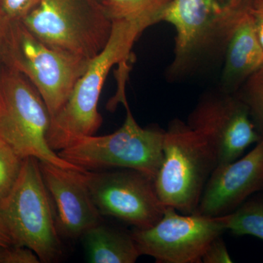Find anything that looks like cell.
I'll list each match as a JSON object with an SVG mask.
<instances>
[{
    "instance_id": "d4e9b609",
    "label": "cell",
    "mask_w": 263,
    "mask_h": 263,
    "mask_svg": "<svg viewBox=\"0 0 263 263\" xmlns=\"http://www.w3.org/2000/svg\"><path fill=\"white\" fill-rule=\"evenodd\" d=\"M13 245H14V241L12 238L9 230H8L4 221L0 216V246L4 247H10Z\"/></svg>"
},
{
    "instance_id": "2e32d148",
    "label": "cell",
    "mask_w": 263,
    "mask_h": 263,
    "mask_svg": "<svg viewBox=\"0 0 263 263\" xmlns=\"http://www.w3.org/2000/svg\"><path fill=\"white\" fill-rule=\"evenodd\" d=\"M174 0H103L105 13L114 21L138 22L149 27L162 22Z\"/></svg>"
},
{
    "instance_id": "8fae6325",
    "label": "cell",
    "mask_w": 263,
    "mask_h": 263,
    "mask_svg": "<svg viewBox=\"0 0 263 263\" xmlns=\"http://www.w3.org/2000/svg\"><path fill=\"white\" fill-rule=\"evenodd\" d=\"M226 231L217 217L181 214L165 207L163 216L147 229L130 232L138 252L159 263H200L208 246Z\"/></svg>"
},
{
    "instance_id": "8992f818",
    "label": "cell",
    "mask_w": 263,
    "mask_h": 263,
    "mask_svg": "<svg viewBox=\"0 0 263 263\" xmlns=\"http://www.w3.org/2000/svg\"><path fill=\"white\" fill-rule=\"evenodd\" d=\"M47 107L28 79L13 66L0 73V138L23 159L34 157L59 167L85 170L62 159L48 146Z\"/></svg>"
},
{
    "instance_id": "4fadbf2b",
    "label": "cell",
    "mask_w": 263,
    "mask_h": 263,
    "mask_svg": "<svg viewBox=\"0 0 263 263\" xmlns=\"http://www.w3.org/2000/svg\"><path fill=\"white\" fill-rule=\"evenodd\" d=\"M40 167L60 235L75 239L100 222L101 215L81 179V171L62 168L43 161H40Z\"/></svg>"
},
{
    "instance_id": "e0dca14e",
    "label": "cell",
    "mask_w": 263,
    "mask_h": 263,
    "mask_svg": "<svg viewBox=\"0 0 263 263\" xmlns=\"http://www.w3.org/2000/svg\"><path fill=\"white\" fill-rule=\"evenodd\" d=\"M227 230L233 234L252 235L263 240V195H254L238 209L219 216Z\"/></svg>"
},
{
    "instance_id": "7402d4cb",
    "label": "cell",
    "mask_w": 263,
    "mask_h": 263,
    "mask_svg": "<svg viewBox=\"0 0 263 263\" xmlns=\"http://www.w3.org/2000/svg\"><path fill=\"white\" fill-rule=\"evenodd\" d=\"M12 22L0 13V66L3 62L10 65V43ZM3 70H0L1 73Z\"/></svg>"
},
{
    "instance_id": "9c48e42d",
    "label": "cell",
    "mask_w": 263,
    "mask_h": 263,
    "mask_svg": "<svg viewBox=\"0 0 263 263\" xmlns=\"http://www.w3.org/2000/svg\"><path fill=\"white\" fill-rule=\"evenodd\" d=\"M100 215L111 216L138 229L152 228L165 207L155 181L136 170L116 168L80 172Z\"/></svg>"
},
{
    "instance_id": "5b68a950",
    "label": "cell",
    "mask_w": 263,
    "mask_h": 263,
    "mask_svg": "<svg viewBox=\"0 0 263 263\" xmlns=\"http://www.w3.org/2000/svg\"><path fill=\"white\" fill-rule=\"evenodd\" d=\"M21 22L50 47L90 61L103 51L113 29L98 0H42Z\"/></svg>"
},
{
    "instance_id": "ffe728a7",
    "label": "cell",
    "mask_w": 263,
    "mask_h": 263,
    "mask_svg": "<svg viewBox=\"0 0 263 263\" xmlns=\"http://www.w3.org/2000/svg\"><path fill=\"white\" fill-rule=\"evenodd\" d=\"M42 0H0V13L12 22H22Z\"/></svg>"
},
{
    "instance_id": "ba28073f",
    "label": "cell",
    "mask_w": 263,
    "mask_h": 263,
    "mask_svg": "<svg viewBox=\"0 0 263 263\" xmlns=\"http://www.w3.org/2000/svg\"><path fill=\"white\" fill-rule=\"evenodd\" d=\"M91 61L50 47L33 35L22 22H12L10 65L37 89L51 119L70 98Z\"/></svg>"
},
{
    "instance_id": "ac0fdd59",
    "label": "cell",
    "mask_w": 263,
    "mask_h": 263,
    "mask_svg": "<svg viewBox=\"0 0 263 263\" xmlns=\"http://www.w3.org/2000/svg\"><path fill=\"white\" fill-rule=\"evenodd\" d=\"M236 93L247 105L252 121L263 138V65Z\"/></svg>"
},
{
    "instance_id": "7c38bea8",
    "label": "cell",
    "mask_w": 263,
    "mask_h": 263,
    "mask_svg": "<svg viewBox=\"0 0 263 263\" xmlns=\"http://www.w3.org/2000/svg\"><path fill=\"white\" fill-rule=\"evenodd\" d=\"M263 190V138L249 153L218 164L208 180L195 214L219 217Z\"/></svg>"
},
{
    "instance_id": "5bb4252c",
    "label": "cell",
    "mask_w": 263,
    "mask_h": 263,
    "mask_svg": "<svg viewBox=\"0 0 263 263\" xmlns=\"http://www.w3.org/2000/svg\"><path fill=\"white\" fill-rule=\"evenodd\" d=\"M219 87L236 93L263 65V48L249 15L237 29L227 48Z\"/></svg>"
},
{
    "instance_id": "44dd1931",
    "label": "cell",
    "mask_w": 263,
    "mask_h": 263,
    "mask_svg": "<svg viewBox=\"0 0 263 263\" xmlns=\"http://www.w3.org/2000/svg\"><path fill=\"white\" fill-rule=\"evenodd\" d=\"M201 262L203 263H231L233 259L224 240L220 236L216 237L208 246L205 252L202 254Z\"/></svg>"
},
{
    "instance_id": "603a6c76",
    "label": "cell",
    "mask_w": 263,
    "mask_h": 263,
    "mask_svg": "<svg viewBox=\"0 0 263 263\" xmlns=\"http://www.w3.org/2000/svg\"><path fill=\"white\" fill-rule=\"evenodd\" d=\"M39 262H41L39 257L30 249L17 245L9 247L7 263Z\"/></svg>"
},
{
    "instance_id": "484cf974",
    "label": "cell",
    "mask_w": 263,
    "mask_h": 263,
    "mask_svg": "<svg viewBox=\"0 0 263 263\" xmlns=\"http://www.w3.org/2000/svg\"><path fill=\"white\" fill-rule=\"evenodd\" d=\"M8 252H9V247H4L0 246V263H7Z\"/></svg>"
},
{
    "instance_id": "d6986e66",
    "label": "cell",
    "mask_w": 263,
    "mask_h": 263,
    "mask_svg": "<svg viewBox=\"0 0 263 263\" xmlns=\"http://www.w3.org/2000/svg\"><path fill=\"white\" fill-rule=\"evenodd\" d=\"M23 162L24 159L0 138V201L14 186Z\"/></svg>"
},
{
    "instance_id": "9a60e30c",
    "label": "cell",
    "mask_w": 263,
    "mask_h": 263,
    "mask_svg": "<svg viewBox=\"0 0 263 263\" xmlns=\"http://www.w3.org/2000/svg\"><path fill=\"white\" fill-rule=\"evenodd\" d=\"M82 237L89 262L135 263L141 256L130 232L100 222Z\"/></svg>"
},
{
    "instance_id": "3957f363",
    "label": "cell",
    "mask_w": 263,
    "mask_h": 263,
    "mask_svg": "<svg viewBox=\"0 0 263 263\" xmlns=\"http://www.w3.org/2000/svg\"><path fill=\"white\" fill-rule=\"evenodd\" d=\"M217 164L214 150L200 133L179 119L171 121L164 130L163 159L155 180L164 206L193 214Z\"/></svg>"
},
{
    "instance_id": "7a4b0ae2",
    "label": "cell",
    "mask_w": 263,
    "mask_h": 263,
    "mask_svg": "<svg viewBox=\"0 0 263 263\" xmlns=\"http://www.w3.org/2000/svg\"><path fill=\"white\" fill-rule=\"evenodd\" d=\"M147 28L138 22L114 21L108 44L90 62L70 98L51 119L46 139L52 150L59 152L81 138L95 136L103 122L98 107L109 71L129 58L135 43Z\"/></svg>"
},
{
    "instance_id": "cb8c5ba5",
    "label": "cell",
    "mask_w": 263,
    "mask_h": 263,
    "mask_svg": "<svg viewBox=\"0 0 263 263\" xmlns=\"http://www.w3.org/2000/svg\"><path fill=\"white\" fill-rule=\"evenodd\" d=\"M251 15L259 43L263 48V0H253Z\"/></svg>"
},
{
    "instance_id": "6da1fadb",
    "label": "cell",
    "mask_w": 263,
    "mask_h": 263,
    "mask_svg": "<svg viewBox=\"0 0 263 263\" xmlns=\"http://www.w3.org/2000/svg\"><path fill=\"white\" fill-rule=\"evenodd\" d=\"M252 3L253 0H174L162 20L176 31L167 79L181 81L222 63L230 40L251 14Z\"/></svg>"
},
{
    "instance_id": "4316f807",
    "label": "cell",
    "mask_w": 263,
    "mask_h": 263,
    "mask_svg": "<svg viewBox=\"0 0 263 263\" xmlns=\"http://www.w3.org/2000/svg\"><path fill=\"white\" fill-rule=\"evenodd\" d=\"M98 1H100V3H101V2L103 1V0H98Z\"/></svg>"
},
{
    "instance_id": "277c9868",
    "label": "cell",
    "mask_w": 263,
    "mask_h": 263,
    "mask_svg": "<svg viewBox=\"0 0 263 263\" xmlns=\"http://www.w3.org/2000/svg\"><path fill=\"white\" fill-rule=\"evenodd\" d=\"M0 216L14 245L30 249L41 262H53L61 255L54 209L37 159H24L16 182L0 201Z\"/></svg>"
},
{
    "instance_id": "52a82bcc",
    "label": "cell",
    "mask_w": 263,
    "mask_h": 263,
    "mask_svg": "<svg viewBox=\"0 0 263 263\" xmlns=\"http://www.w3.org/2000/svg\"><path fill=\"white\" fill-rule=\"evenodd\" d=\"M123 104L127 116L118 130L106 136L84 137L57 154L84 170H136L155 181L163 159L164 130L141 127L127 100Z\"/></svg>"
},
{
    "instance_id": "30bf717a",
    "label": "cell",
    "mask_w": 263,
    "mask_h": 263,
    "mask_svg": "<svg viewBox=\"0 0 263 263\" xmlns=\"http://www.w3.org/2000/svg\"><path fill=\"white\" fill-rule=\"evenodd\" d=\"M186 124L205 138L218 164L236 160L262 138L242 99L219 86L200 95Z\"/></svg>"
}]
</instances>
